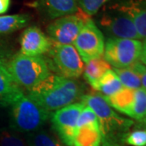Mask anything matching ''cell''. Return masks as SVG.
Instances as JSON below:
<instances>
[{
  "instance_id": "cell-1",
  "label": "cell",
  "mask_w": 146,
  "mask_h": 146,
  "mask_svg": "<svg viewBox=\"0 0 146 146\" xmlns=\"http://www.w3.org/2000/svg\"><path fill=\"white\" fill-rule=\"evenodd\" d=\"M28 91L27 96L49 113L76 102L84 95L76 80L53 74Z\"/></svg>"
},
{
  "instance_id": "cell-2",
  "label": "cell",
  "mask_w": 146,
  "mask_h": 146,
  "mask_svg": "<svg viewBox=\"0 0 146 146\" xmlns=\"http://www.w3.org/2000/svg\"><path fill=\"white\" fill-rule=\"evenodd\" d=\"M80 100L98 119L102 136V146H123L126 135L135 124L134 121L118 115L102 94H84Z\"/></svg>"
},
{
  "instance_id": "cell-3",
  "label": "cell",
  "mask_w": 146,
  "mask_h": 146,
  "mask_svg": "<svg viewBox=\"0 0 146 146\" xmlns=\"http://www.w3.org/2000/svg\"><path fill=\"white\" fill-rule=\"evenodd\" d=\"M99 11L94 22L109 37L141 40L124 0L108 2Z\"/></svg>"
},
{
  "instance_id": "cell-4",
  "label": "cell",
  "mask_w": 146,
  "mask_h": 146,
  "mask_svg": "<svg viewBox=\"0 0 146 146\" xmlns=\"http://www.w3.org/2000/svg\"><path fill=\"white\" fill-rule=\"evenodd\" d=\"M7 68L21 88L35 87L51 73L49 64L42 56H26L17 53L8 60Z\"/></svg>"
},
{
  "instance_id": "cell-5",
  "label": "cell",
  "mask_w": 146,
  "mask_h": 146,
  "mask_svg": "<svg viewBox=\"0 0 146 146\" xmlns=\"http://www.w3.org/2000/svg\"><path fill=\"white\" fill-rule=\"evenodd\" d=\"M50 115V113L27 95H24L11 106L10 127L22 133L35 132L45 124Z\"/></svg>"
},
{
  "instance_id": "cell-6",
  "label": "cell",
  "mask_w": 146,
  "mask_h": 146,
  "mask_svg": "<svg viewBox=\"0 0 146 146\" xmlns=\"http://www.w3.org/2000/svg\"><path fill=\"white\" fill-rule=\"evenodd\" d=\"M141 48L140 40L108 37L105 42L103 58L117 69L129 68L140 58Z\"/></svg>"
},
{
  "instance_id": "cell-7",
  "label": "cell",
  "mask_w": 146,
  "mask_h": 146,
  "mask_svg": "<svg viewBox=\"0 0 146 146\" xmlns=\"http://www.w3.org/2000/svg\"><path fill=\"white\" fill-rule=\"evenodd\" d=\"M84 106L83 102H76L50 113L52 129L66 146H72L79 116Z\"/></svg>"
},
{
  "instance_id": "cell-8",
  "label": "cell",
  "mask_w": 146,
  "mask_h": 146,
  "mask_svg": "<svg viewBox=\"0 0 146 146\" xmlns=\"http://www.w3.org/2000/svg\"><path fill=\"white\" fill-rule=\"evenodd\" d=\"M73 44L85 63L94 58L102 57L104 53V35L91 18L84 23Z\"/></svg>"
},
{
  "instance_id": "cell-9",
  "label": "cell",
  "mask_w": 146,
  "mask_h": 146,
  "mask_svg": "<svg viewBox=\"0 0 146 146\" xmlns=\"http://www.w3.org/2000/svg\"><path fill=\"white\" fill-rule=\"evenodd\" d=\"M89 18V16L79 10L75 14L55 19L47 27L48 36L54 43L72 45L84 23Z\"/></svg>"
},
{
  "instance_id": "cell-10",
  "label": "cell",
  "mask_w": 146,
  "mask_h": 146,
  "mask_svg": "<svg viewBox=\"0 0 146 146\" xmlns=\"http://www.w3.org/2000/svg\"><path fill=\"white\" fill-rule=\"evenodd\" d=\"M49 54L59 76L76 80L82 75L84 62L73 45L54 43Z\"/></svg>"
},
{
  "instance_id": "cell-11",
  "label": "cell",
  "mask_w": 146,
  "mask_h": 146,
  "mask_svg": "<svg viewBox=\"0 0 146 146\" xmlns=\"http://www.w3.org/2000/svg\"><path fill=\"white\" fill-rule=\"evenodd\" d=\"M20 53L26 56H41L49 52L54 42L46 34L36 26L25 29L20 39Z\"/></svg>"
},
{
  "instance_id": "cell-12",
  "label": "cell",
  "mask_w": 146,
  "mask_h": 146,
  "mask_svg": "<svg viewBox=\"0 0 146 146\" xmlns=\"http://www.w3.org/2000/svg\"><path fill=\"white\" fill-rule=\"evenodd\" d=\"M24 95L23 89L11 75L7 64H0V106H11Z\"/></svg>"
},
{
  "instance_id": "cell-13",
  "label": "cell",
  "mask_w": 146,
  "mask_h": 146,
  "mask_svg": "<svg viewBox=\"0 0 146 146\" xmlns=\"http://www.w3.org/2000/svg\"><path fill=\"white\" fill-rule=\"evenodd\" d=\"M102 136L99 121L77 127L72 146H102Z\"/></svg>"
},
{
  "instance_id": "cell-14",
  "label": "cell",
  "mask_w": 146,
  "mask_h": 146,
  "mask_svg": "<svg viewBox=\"0 0 146 146\" xmlns=\"http://www.w3.org/2000/svg\"><path fill=\"white\" fill-rule=\"evenodd\" d=\"M41 5L47 17L52 20L75 14L80 10L76 0H41Z\"/></svg>"
},
{
  "instance_id": "cell-15",
  "label": "cell",
  "mask_w": 146,
  "mask_h": 146,
  "mask_svg": "<svg viewBox=\"0 0 146 146\" xmlns=\"http://www.w3.org/2000/svg\"><path fill=\"white\" fill-rule=\"evenodd\" d=\"M135 90L123 87L116 94L109 97H103L112 108L131 118L135 102Z\"/></svg>"
},
{
  "instance_id": "cell-16",
  "label": "cell",
  "mask_w": 146,
  "mask_h": 146,
  "mask_svg": "<svg viewBox=\"0 0 146 146\" xmlns=\"http://www.w3.org/2000/svg\"><path fill=\"white\" fill-rule=\"evenodd\" d=\"M141 39H146V0H124Z\"/></svg>"
},
{
  "instance_id": "cell-17",
  "label": "cell",
  "mask_w": 146,
  "mask_h": 146,
  "mask_svg": "<svg viewBox=\"0 0 146 146\" xmlns=\"http://www.w3.org/2000/svg\"><path fill=\"white\" fill-rule=\"evenodd\" d=\"M110 69H111L110 65L103 58H94L88 62L85 67H84V78L92 87H94L95 84Z\"/></svg>"
},
{
  "instance_id": "cell-18",
  "label": "cell",
  "mask_w": 146,
  "mask_h": 146,
  "mask_svg": "<svg viewBox=\"0 0 146 146\" xmlns=\"http://www.w3.org/2000/svg\"><path fill=\"white\" fill-rule=\"evenodd\" d=\"M123 84L114 70L110 69L95 84L93 88L96 91L100 92L102 96L109 97L119 92L120 89H123Z\"/></svg>"
},
{
  "instance_id": "cell-19",
  "label": "cell",
  "mask_w": 146,
  "mask_h": 146,
  "mask_svg": "<svg viewBox=\"0 0 146 146\" xmlns=\"http://www.w3.org/2000/svg\"><path fill=\"white\" fill-rule=\"evenodd\" d=\"M30 16L26 14L0 16V34H7L27 26Z\"/></svg>"
},
{
  "instance_id": "cell-20",
  "label": "cell",
  "mask_w": 146,
  "mask_h": 146,
  "mask_svg": "<svg viewBox=\"0 0 146 146\" xmlns=\"http://www.w3.org/2000/svg\"><path fill=\"white\" fill-rule=\"evenodd\" d=\"M28 146H66L56 137L43 131H36L26 136Z\"/></svg>"
},
{
  "instance_id": "cell-21",
  "label": "cell",
  "mask_w": 146,
  "mask_h": 146,
  "mask_svg": "<svg viewBox=\"0 0 146 146\" xmlns=\"http://www.w3.org/2000/svg\"><path fill=\"white\" fill-rule=\"evenodd\" d=\"M114 72L118 76L120 82L123 87L131 89H137L141 88V76L136 72V69L132 67V65L127 68H115Z\"/></svg>"
},
{
  "instance_id": "cell-22",
  "label": "cell",
  "mask_w": 146,
  "mask_h": 146,
  "mask_svg": "<svg viewBox=\"0 0 146 146\" xmlns=\"http://www.w3.org/2000/svg\"><path fill=\"white\" fill-rule=\"evenodd\" d=\"M131 118L141 122L146 119V90L140 88L135 90V102Z\"/></svg>"
},
{
  "instance_id": "cell-23",
  "label": "cell",
  "mask_w": 146,
  "mask_h": 146,
  "mask_svg": "<svg viewBox=\"0 0 146 146\" xmlns=\"http://www.w3.org/2000/svg\"><path fill=\"white\" fill-rule=\"evenodd\" d=\"M80 10L86 16L97 15L101 8L106 5L110 0H76Z\"/></svg>"
},
{
  "instance_id": "cell-24",
  "label": "cell",
  "mask_w": 146,
  "mask_h": 146,
  "mask_svg": "<svg viewBox=\"0 0 146 146\" xmlns=\"http://www.w3.org/2000/svg\"><path fill=\"white\" fill-rule=\"evenodd\" d=\"M124 144L131 146H146V130L136 128L129 131L124 138Z\"/></svg>"
},
{
  "instance_id": "cell-25",
  "label": "cell",
  "mask_w": 146,
  "mask_h": 146,
  "mask_svg": "<svg viewBox=\"0 0 146 146\" xmlns=\"http://www.w3.org/2000/svg\"><path fill=\"white\" fill-rule=\"evenodd\" d=\"M0 146H27L21 137L9 131H3L0 133Z\"/></svg>"
},
{
  "instance_id": "cell-26",
  "label": "cell",
  "mask_w": 146,
  "mask_h": 146,
  "mask_svg": "<svg viewBox=\"0 0 146 146\" xmlns=\"http://www.w3.org/2000/svg\"><path fill=\"white\" fill-rule=\"evenodd\" d=\"M10 55L5 46L0 44V64H7L10 59Z\"/></svg>"
},
{
  "instance_id": "cell-27",
  "label": "cell",
  "mask_w": 146,
  "mask_h": 146,
  "mask_svg": "<svg viewBox=\"0 0 146 146\" xmlns=\"http://www.w3.org/2000/svg\"><path fill=\"white\" fill-rule=\"evenodd\" d=\"M11 0H0V15L6 13L10 7Z\"/></svg>"
},
{
  "instance_id": "cell-28",
  "label": "cell",
  "mask_w": 146,
  "mask_h": 146,
  "mask_svg": "<svg viewBox=\"0 0 146 146\" xmlns=\"http://www.w3.org/2000/svg\"><path fill=\"white\" fill-rule=\"evenodd\" d=\"M139 59L146 67V39H145L144 42H142V48H141V55Z\"/></svg>"
},
{
  "instance_id": "cell-29",
  "label": "cell",
  "mask_w": 146,
  "mask_h": 146,
  "mask_svg": "<svg viewBox=\"0 0 146 146\" xmlns=\"http://www.w3.org/2000/svg\"><path fill=\"white\" fill-rule=\"evenodd\" d=\"M141 88H143V89H145L146 90V67H145L141 71Z\"/></svg>"
},
{
  "instance_id": "cell-30",
  "label": "cell",
  "mask_w": 146,
  "mask_h": 146,
  "mask_svg": "<svg viewBox=\"0 0 146 146\" xmlns=\"http://www.w3.org/2000/svg\"><path fill=\"white\" fill-rule=\"evenodd\" d=\"M135 127L136 128H141V129L146 130V119L141 121V122H137Z\"/></svg>"
}]
</instances>
